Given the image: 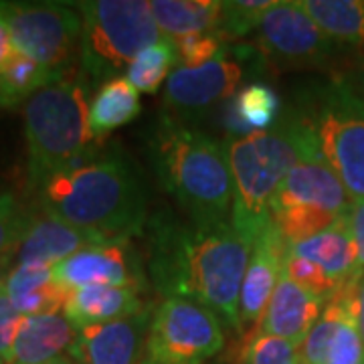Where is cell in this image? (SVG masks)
Instances as JSON below:
<instances>
[{"label":"cell","instance_id":"obj_1","mask_svg":"<svg viewBox=\"0 0 364 364\" xmlns=\"http://www.w3.org/2000/svg\"><path fill=\"white\" fill-rule=\"evenodd\" d=\"M253 243L231 221L150 225L148 273L164 298H184L208 308L233 332L241 330L239 299Z\"/></svg>","mask_w":364,"mask_h":364},{"label":"cell","instance_id":"obj_2","mask_svg":"<svg viewBox=\"0 0 364 364\" xmlns=\"http://www.w3.org/2000/svg\"><path fill=\"white\" fill-rule=\"evenodd\" d=\"M93 148L41 186V208L95 239L130 241L148 223L140 181L122 152Z\"/></svg>","mask_w":364,"mask_h":364},{"label":"cell","instance_id":"obj_3","mask_svg":"<svg viewBox=\"0 0 364 364\" xmlns=\"http://www.w3.org/2000/svg\"><path fill=\"white\" fill-rule=\"evenodd\" d=\"M318 146L301 112L289 109L265 132L227 142L233 178L231 225L255 245L272 217V203L287 172Z\"/></svg>","mask_w":364,"mask_h":364},{"label":"cell","instance_id":"obj_4","mask_svg":"<svg viewBox=\"0 0 364 364\" xmlns=\"http://www.w3.org/2000/svg\"><path fill=\"white\" fill-rule=\"evenodd\" d=\"M150 152L162 186L191 215V221H227L233 210L227 144L164 116L152 134Z\"/></svg>","mask_w":364,"mask_h":364},{"label":"cell","instance_id":"obj_5","mask_svg":"<svg viewBox=\"0 0 364 364\" xmlns=\"http://www.w3.org/2000/svg\"><path fill=\"white\" fill-rule=\"evenodd\" d=\"M90 83L83 71H69L51 81L23 107L25 114L28 184L39 191L53 174L91 150L95 140L90 126Z\"/></svg>","mask_w":364,"mask_h":364},{"label":"cell","instance_id":"obj_6","mask_svg":"<svg viewBox=\"0 0 364 364\" xmlns=\"http://www.w3.org/2000/svg\"><path fill=\"white\" fill-rule=\"evenodd\" d=\"M73 6L83 21L79 57L91 85L119 77L138 53L166 39L146 0H85Z\"/></svg>","mask_w":364,"mask_h":364},{"label":"cell","instance_id":"obj_7","mask_svg":"<svg viewBox=\"0 0 364 364\" xmlns=\"http://www.w3.org/2000/svg\"><path fill=\"white\" fill-rule=\"evenodd\" d=\"M320 152L352 200H364V104L332 79L301 105Z\"/></svg>","mask_w":364,"mask_h":364},{"label":"cell","instance_id":"obj_8","mask_svg":"<svg viewBox=\"0 0 364 364\" xmlns=\"http://www.w3.org/2000/svg\"><path fill=\"white\" fill-rule=\"evenodd\" d=\"M14 49L39 63L55 81L71 71L81 49L83 21L73 2H0Z\"/></svg>","mask_w":364,"mask_h":364},{"label":"cell","instance_id":"obj_9","mask_svg":"<svg viewBox=\"0 0 364 364\" xmlns=\"http://www.w3.org/2000/svg\"><path fill=\"white\" fill-rule=\"evenodd\" d=\"M225 346L223 322L208 308L164 298L152 312L140 364H205Z\"/></svg>","mask_w":364,"mask_h":364},{"label":"cell","instance_id":"obj_10","mask_svg":"<svg viewBox=\"0 0 364 364\" xmlns=\"http://www.w3.org/2000/svg\"><path fill=\"white\" fill-rule=\"evenodd\" d=\"M255 47L275 69L330 67L346 51L316 25L301 2L277 0L265 11L257 26Z\"/></svg>","mask_w":364,"mask_h":364},{"label":"cell","instance_id":"obj_11","mask_svg":"<svg viewBox=\"0 0 364 364\" xmlns=\"http://www.w3.org/2000/svg\"><path fill=\"white\" fill-rule=\"evenodd\" d=\"M249 49H223L205 65L176 67L164 87V105L178 114H198L219 102L231 100L247 75Z\"/></svg>","mask_w":364,"mask_h":364},{"label":"cell","instance_id":"obj_12","mask_svg":"<svg viewBox=\"0 0 364 364\" xmlns=\"http://www.w3.org/2000/svg\"><path fill=\"white\" fill-rule=\"evenodd\" d=\"M130 241L93 243L53 267L55 282L67 289L116 286L142 289L144 273L130 251Z\"/></svg>","mask_w":364,"mask_h":364},{"label":"cell","instance_id":"obj_13","mask_svg":"<svg viewBox=\"0 0 364 364\" xmlns=\"http://www.w3.org/2000/svg\"><path fill=\"white\" fill-rule=\"evenodd\" d=\"M310 207L326 210L334 217L346 215L352 198L340 182L336 172L330 168L320 152V146L310 150L294 168L273 196V207Z\"/></svg>","mask_w":364,"mask_h":364},{"label":"cell","instance_id":"obj_14","mask_svg":"<svg viewBox=\"0 0 364 364\" xmlns=\"http://www.w3.org/2000/svg\"><path fill=\"white\" fill-rule=\"evenodd\" d=\"M152 312L146 306L128 318L81 328L71 358L77 364H140Z\"/></svg>","mask_w":364,"mask_h":364},{"label":"cell","instance_id":"obj_15","mask_svg":"<svg viewBox=\"0 0 364 364\" xmlns=\"http://www.w3.org/2000/svg\"><path fill=\"white\" fill-rule=\"evenodd\" d=\"M286 253V239L269 221L265 231L259 235V239L253 245L247 273H245V279L241 286L239 320H241L243 332L247 326L261 324L265 310L272 301L273 291L282 279Z\"/></svg>","mask_w":364,"mask_h":364},{"label":"cell","instance_id":"obj_16","mask_svg":"<svg viewBox=\"0 0 364 364\" xmlns=\"http://www.w3.org/2000/svg\"><path fill=\"white\" fill-rule=\"evenodd\" d=\"M93 243L104 241L43 210L41 215L28 217L26 231L16 249V265L55 267Z\"/></svg>","mask_w":364,"mask_h":364},{"label":"cell","instance_id":"obj_17","mask_svg":"<svg viewBox=\"0 0 364 364\" xmlns=\"http://www.w3.org/2000/svg\"><path fill=\"white\" fill-rule=\"evenodd\" d=\"M324 306L326 299L296 286L282 273V279L261 320L263 334L284 338L299 348L304 340L308 338L314 324L318 322Z\"/></svg>","mask_w":364,"mask_h":364},{"label":"cell","instance_id":"obj_18","mask_svg":"<svg viewBox=\"0 0 364 364\" xmlns=\"http://www.w3.org/2000/svg\"><path fill=\"white\" fill-rule=\"evenodd\" d=\"M146 304L140 289L116 286H87L69 291L65 304L67 318L77 330L87 326L105 324L142 312Z\"/></svg>","mask_w":364,"mask_h":364},{"label":"cell","instance_id":"obj_19","mask_svg":"<svg viewBox=\"0 0 364 364\" xmlns=\"http://www.w3.org/2000/svg\"><path fill=\"white\" fill-rule=\"evenodd\" d=\"M79 330L65 314L25 316L13 348V364H43L71 350Z\"/></svg>","mask_w":364,"mask_h":364},{"label":"cell","instance_id":"obj_20","mask_svg":"<svg viewBox=\"0 0 364 364\" xmlns=\"http://www.w3.org/2000/svg\"><path fill=\"white\" fill-rule=\"evenodd\" d=\"M287 251L306 257L336 284L342 286L352 275H356V245L348 225V213L342 215L334 225H330L326 231L314 235L306 241H299L294 245H287Z\"/></svg>","mask_w":364,"mask_h":364},{"label":"cell","instance_id":"obj_21","mask_svg":"<svg viewBox=\"0 0 364 364\" xmlns=\"http://www.w3.org/2000/svg\"><path fill=\"white\" fill-rule=\"evenodd\" d=\"M4 291L23 316H39L65 310L71 289L55 282L53 267L16 265L9 275Z\"/></svg>","mask_w":364,"mask_h":364},{"label":"cell","instance_id":"obj_22","mask_svg":"<svg viewBox=\"0 0 364 364\" xmlns=\"http://www.w3.org/2000/svg\"><path fill=\"white\" fill-rule=\"evenodd\" d=\"M217 0H152V14L160 33L170 41L188 35L215 33L221 16Z\"/></svg>","mask_w":364,"mask_h":364},{"label":"cell","instance_id":"obj_23","mask_svg":"<svg viewBox=\"0 0 364 364\" xmlns=\"http://www.w3.org/2000/svg\"><path fill=\"white\" fill-rule=\"evenodd\" d=\"M142 112L140 95L126 77L102 83L90 104V126L93 138H105L114 130L128 126Z\"/></svg>","mask_w":364,"mask_h":364},{"label":"cell","instance_id":"obj_24","mask_svg":"<svg viewBox=\"0 0 364 364\" xmlns=\"http://www.w3.org/2000/svg\"><path fill=\"white\" fill-rule=\"evenodd\" d=\"M279 97L265 83H251L239 90L227 105V126L237 138L253 132H265L279 117Z\"/></svg>","mask_w":364,"mask_h":364},{"label":"cell","instance_id":"obj_25","mask_svg":"<svg viewBox=\"0 0 364 364\" xmlns=\"http://www.w3.org/2000/svg\"><path fill=\"white\" fill-rule=\"evenodd\" d=\"M301 6L342 47H364V0H301Z\"/></svg>","mask_w":364,"mask_h":364},{"label":"cell","instance_id":"obj_26","mask_svg":"<svg viewBox=\"0 0 364 364\" xmlns=\"http://www.w3.org/2000/svg\"><path fill=\"white\" fill-rule=\"evenodd\" d=\"M55 79L31 57L14 53L13 59L0 71V107L16 109Z\"/></svg>","mask_w":364,"mask_h":364},{"label":"cell","instance_id":"obj_27","mask_svg":"<svg viewBox=\"0 0 364 364\" xmlns=\"http://www.w3.org/2000/svg\"><path fill=\"white\" fill-rule=\"evenodd\" d=\"M178 61L174 41L164 39L146 47L126 69V79L138 93H156L164 81H168L170 69Z\"/></svg>","mask_w":364,"mask_h":364},{"label":"cell","instance_id":"obj_28","mask_svg":"<svg viewBox=\"0 0 364 364\" xmlns=\"http://www.w3.org/2000/svg\"><path fill=\"white\" fill-rule=\"evenodd\" d=\"M273 4V0H231L223 2L217 35L223 41H239L257 31L261 16Z\"/></svg>","mask_w":364,"mask_h":364},{"label":"cell","instance_id":"obj_29","mask_svg":"<svg viewBox=\"0 0 364 364\" xmlns=\"http://www.w3.org/2000/svg\"><path fill=\"white\" fill-rule=\"evenodd\" d=\"M284 275L289 282H294L296 286L304 287L306 291H310V294L326 299V301L332 298V294L338 289V286L322 272V267H318L310 259L294 255L289 251L284 259Z\"/></svg>","mask_w":364,"mask_h":364},{"label":"cell","instance_id":"obj_30","mask_svg":"<svg viewBox=\"0 0 364 364\" xmlns=\"http://www.w3.org/2000/svg\"><path fill=\"white\" fill-rule=\"evenodd\" d=\"M298 346L269 334H253L241 352V364H296Z\"/></svg>","mask_w":364,"mask_h":364},{"label":"cell","instance_id":"obj_31","mask_svg":"<svg viewBox=\"0 0 364 364\" xmlns=\"http://www.w3.org/2000/svg\"><path fill=\"white\" fill-rule=\"evenodd\" d=\"M326 364H364V342L356 324V310L346 314L338 326Z\"/></svg>","mask_w":364,"mask_h":364},{"label":"cell","instance_id":"obj_32","mask_svg":"<svg viewBox=\"0 0 364 364\" xmlns=\"http://www.w3.org/2000/svg\"><path fill=\"white\" fill-rule=\"evenodd\" d=\"M181 67L193 69L213 61L225 49V41L217 33H203V35H188L174 41Z\"/></svg>","mask_w":364,"mask_h":364},{"label":"cell","instance_id":"obj_33","mask_svg":"<svg viewBox=\"0 0 364 364\" xmlns=\"http://www.w3.org/2000/svg\"><path fill=\"white\" fill-rule=\"evenodd\" d=\"M28 217L9 193L0 195V255L16 251L26 231Z\"/></svg>","mask_w":364,"mask_h":364},{"label":"cell","instance_id":"obj_34","mask_svg":"<svg viewBox=\"0 0 364 364\" xmlns=\"http://www.w3.org/2000/svg\"><path fill=\"white\" fill-rule=\"evenodd\" d=\"M23 314L13 306L6 291H0V356L13 364V348L16 334L23 324Z\"/></svg>","mask_w":364,"mask_h":364},{"label":"cell","instance_id":"obj_35","mask_svg":"<svg viewBox=\"0 0 364 364\" xmlns=\"http://www.w3.org/2000/svg\"><path fill=\"white\" fill-rule=\"evenodd\" d=\"M334 79L340 81L342 85H346L364 104V47L356 51V55L350 59V63L344 67L342 73Z\"/></svg>","mask_w":364,"mask_h":364},{"label":"cell","instance_id":"obj_36","mask_svg":"<svg viewBox=\"0 0 364 364\" xmlns=\"http://www.w3.org/2000/svg\"><path fill=\"white\" fill-rule=\"evenodd\" d=\"M348 225L356 245V272L364 273V200H352Z\"/></svg>","mask_w":364,"mask_h":364},{"label":"cell","instance_id":"obj_37","mask_svg":"<svg viewBox=\"0 0 364 364\" xmlns=\"http://www.w3.org/2000/svg\"><path fill=\"white\" fill-rule=\"evenodd\" d=\"M14 53H16V49L13 45V37H11V31L6 25V18L0 13V71L13 59Z\"/></svg>","mask_w":364,"mask_h":364},{"label":"cell","instance_id":"obj_38","mask_svg":"<svg viewBox=\"0 0 364 364\" xmlns=\"http://www.w3.org/2000/svg\"><path fill=\"white\" fill-rule=\"evenodd\" d=\"M354 310H356V324H358V332H360V336H363V342H364V275L360 277L358 287H356V306H354Z\"/></svg>","mask_w":364,"mask_h":364},{"label":"cell","instance_id":"obj_39","mask_svg":"<svg viewBox=\"0 0 364 364\" xmlns=\"http://www.w3.org/2000/svg\"><path fill=\"white\" fill-rule=\"evenodd\" d=\"M14 259H16V251H11V253L0 255V291H4L6 282H9V275L13 273Z\"/></svg>","mask_w":364,"mask_h":364},{"label":"cell","instance_id":"obj_40","mask_svg":"<svg viewBox=\"0 0 364 364\" xmlns=\"http://www.w3.org/2000/svg\"><path fill=\"white\" fill-rule=\"evenodd\" d=\"M43 364H77L73 358H65V356H59V358H53V360H47Z\"/></svg>","mask_w":364,"mask_h":364},{"label":"cell","instance_id":"obj_41","mask_svg":"<svg viewBox=\"0 0 364 364\" xmlns=\"http://www.w3.org/2000/svg\"><path fill=\"white\" fill-rule=\"evenodd\" d=\"M0 364H9V363H6V360H4V358L0 356Z\"/></svg>","mask_w":364,"mask_h":364},{"label":"cell","instance_id":"obj_42","mask_svg":"<svg viewBox=\"0 0 364 364\" xmlns=\"http://www.w3.org/2000/svg\"><path fill=\"white\" fill-rule=\"evenodd\" d=\"M296 364H308V363H304V360H301V358H298V363Z\"/></svg>","mask_w":364,"mask_h":364}]
</instances>
